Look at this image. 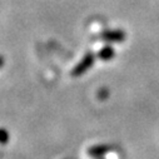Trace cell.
<instances>
[{"label":"cell","instance_id":"6da1fadb","mask_svg":"<svg viewBox=\"0 0 159 159\" xmlns=\"http://www.w3.org/2000/svg\"><path fill=\"white\" fill-rule=\"evenodd\" d=\"M93 63H94V57H93L92 54H87L80 61H79V63L74 66V69L71 70V75L79 76V75L84 74V73L93 65Z\"/></svg>","mask_w":159,"mask_h":159},{"label":"cell","instance_id":"7a4b0ae2","mask_svg":"<svg viewBox=\"0 0 159 159\" xmlns=\"http://www.w3.org/2000/svg\"><path fill=\"white\" fill-rule=\"evenodd\" d=\"M102 39L108 42H123L125 39V34L119 30H110L102 34Z\"/></svg>","mask_w":159,"mask_h":159},{"label":"cell","instance_id":"3957f363","mask_svg":"<svg viewBox=\"0 0 159 159\" xmlns=\"http://www.w3.org/2000/svg\"><path fill=\"white\" fill-rule=\"evenodd\" d=\"M109 150V147L107 145H97V147H93L88 150V154L90 157H94V158H98V157H103L107 152Z\"/></svg>","mask_w":159,"mask_h":159},{"label":"cell","instance_id":"277c9868","mask_svg":"<svg viewBox=\"0 0 159 159\" xmlns=\"http://www.w3.org/2000/svg\"><path fill=\"white\" fill-rule=\"evenodd\" d=\"M98 57L103 60H109L114 57V50L110 48V47H104L99 53H98Z\"/></svg>","mask_w":159,"mask_h":159},{"label":"cell","instance_id":"5b68a950","mask_svg":"<svg viewBox=\"0 0 159 159\" xmlns=\"http://www.w3.org/2000/svg\"><path fill=\"white\" fill-rule=\"evenodd\" d=\"M9 142V133L5 129H0V144H7Z\"/></svg>","mask_w":159,"mask_h":159},{"label":"cell","instance_id":"8992f818","mask_svg":"<svg viewBox=\"0 0 159 159\" xmlns=\"http://www.w3.org/2000/svg\"><path fill=\"white\" fill-rule=\"evenodd\" d=\"M3 65H4V58L0 57V68H2Z\"/></svg>","mask_w":159,"mask_h":159}]
</instances>
